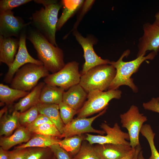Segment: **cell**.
Here are the masks:
<instances>
[{
    "label": "cell",
    "mask_w": 159,
    "mask_h": 159,
    "mask_svg": "<svg viewBox=\"0 0 159 159\" xmlns=\"http://www.w3.org/2000/svg\"><path fill=\"white\" fill-rule=\"evenodd\" d=\"M26 38L32 44L39 60L49 72L55 73L64 66L62 50L52 44L39 32L31 29Z\"/></svg>",
    "instance_id": "obj_1"
},
{
    "label": "cell",
    "mask_w": 159,
    "mask_h": 159,
    "mask_svg": "<svg viewBox=\"0 0 159 159\" xmlns=\"http://www.w3.org/2000/svg\"><path fill=\"white\" fill-rule=\"evenodd\" d=\"M130 53V50H127L124 52L117 61H110V64L115 69L116 73L108 90H117L120 86L125 85L130 87L134 92H137L138 88L133 82V79L131 78V76L138 71L144 61L147 59H153L157 54L155 52L152 51L146 56L137 57L135 59L129 62L124 61L123 58L128 56Z\"/></svg>",
    "instance_id": "obj_2"
},
{
    "label": "cell",
    "mask_w": 159,
    "mask_h": 159,
    "mask_svg": "<svg viewBox=\"0 0 159 159\" xmlns=\"http://www.w3.org/2000/svg\"><path fill=\"white\" fill-rule=\"evenodd\" d=\"M62 6L58 2L42 7L33 13L31 21L36 29L41 33L53 45L57 46L56 32L58 20V16Z\"/></svg>",
    "instance_id": "obj_3"
},
{
    "label": "cell",
    "mask_w": 159,
    "mask_h": 159,
    "mask_svg": "<svg viewBox=\"0 0 159 159\" xmlns=\"http://www.w3.org/2000/svg\"><path fill=\"white\" fill-rule=\"evenodd\" d=\"M116 73V69L111 64L100 65L81 75L79 84L87 93L94 90H108Z\"/></svg>",
    "instance_id": "obj_4"
},
{
    "label": "cell",
    "mask_w": 159,
    "mask_h": 159,
    "mask_svg": "<svg viewBox=\"0 0 159 159\" xmlns=\"http://www.w3.org/2000/svg\"><path fill=\"white\" fill-rule=\"evenodd\" d=\"M49 74V72L43 65L27 63L16 72L10 83V87L29 92L37 85L41 78Z\"/></svg>",
    "instance_id": "obj_5"
},
{
    "label": "cell",
    "mask_w": 159,
    "mask_h": 159,
    "mask_svg": "<svg viewBox=\"0 0 159 159\" xmlns=\"http://www.w3.org/2000/svg\"><path fill=\"white\" fill-rule=\"evenodd\" d=\"M121 91L110 90L104 91L94 90L88 93L87 100L77 111V117H86L106 109L110 101L120 98Z\"/></svg>",
    "instance_id": "obj_6"
},
{
    "label": "cell",
    "mask_w": 159,
    "mask_h": 159,
    "mask_svg": "<svg viewBox=\"0 0 159 159\" xmlns=\"http://www.w3.org/2000/svg\"><path fill=\"white\" fill-rule=\"evenodd\" d=\"M79 63L75 61L69 62L60 70L45 77V84L60 87L64 90L79 84L81 74L79 70Z\"/></svg>",
    "instance_id": "obj_7"
},
{
    "label": "cell",
    "mask_w": 159,
    "mask_h": 159,
    "mask_svg": "<svg viewBox=\"0 0 159 159\" xmlns=\"http://www.w3.org/2000/svg\"><path fill=\"white\" fill-rule=\"evenodd\" d=\"M120 117L122 127L128 131L131 147L135 148L140 145V133L144 123L147 120V117L140 113L138 107L134 105L127 112L120 114Z\"/></svg>",
    "instance_id": "obj_8"
},
{
    "label": "cell",
    "mask_w": 159,
    "mask_h": 159,
    "mask_svg": "<svg viewBox=\"0 0 159 159\" xmlns=\"http://www.w3.org/2000/svg\"><path fill=\"white\" fill-rule=\"evenodd\" d=\"M76 40L82 47L84 51L85 62L80 72L81 75L96 66L103 64H110V61L99 57L95 52L93 45L96 44L97 40L95 37L90 35L86 37H83L77 29L73 31Z\"/></svg>",
    "instance_id": "obj_9"
},
{
    "label": "cell",
    "mask_w": 159,
    "mask_h": 159,
    "mask_svg": "<svg viewBox=\"0 0 159 159\" xmlns=\"http://www.w3.org/2000/svg\"><path fill=\"white\" fill-rule=\"evenodd\" d=\"M100 127L105 132L106 135H95L87 133L84 140L91 145L95 143L130 145V142L128 141L130 140L128 133L122 131L118 123H115L113 127H111L103 123L100 125Z\"/></svg>",
    "instance_id": "obj_10"
},
{
    "label": "cell",
    "mask_w": 159,
    "mask_h": 159,
    "mask_svg": "<svg viewBox=\"0 0 159 159\" xmlns=\"http://www.w3.org/2000/svg\"><path fill=\"white\" fill-rule=\"evenodd\" d=\"M143 29V33L138 45L137 57L145 56L148 51L157 53L159 51V22L155 19L152 23H145Z\"/></svg>",
    "instance_id": "obj_11"
},
{
    "label": "cell",
    "mask_w": 159,
    "mask_h": 159,
    "mask_svg": "<svg viewBox=\"0 0 159 159\" xmlns=\"http://www.w3.org/2000/svg\"><path fill=\"white\" fill-rule=\"evenodd\" d=\"M30 24V22L25 23L21 18L15 16L11 10L0 13V36L5 38L14 36L19 38Z\"/></svg>",
    "instance_id": "obj_12"
},
{
    "label": "cell",
    "mask_w": 159,
    "mask_h": 159,
    "mask_svg": "<svg viewBox=\"0 0 159 159\" xmlns=\"http://www.w3.org/2000/svg\"><path fill=\"white\" fill-rule=\"evenodd\" d=\"M106 108L97 115L90 118L77 117L64 125L61 138H67L84 133H94L103 135L105 132L103 130L94 128L92 126L93 122L104 113Z\"/></svg>",
    "instance_id": "obj_13"
},
{
    "label": "cell",
    "mask_w": 159,
    "mask_h": 159,
    "mask_svg": "<svg viewBox=\"0 0 159 159\" xmlns=\"http://www.w3.org/2000/svg\"><path fill=\"white\" fill-rule=\"evenodd\" d=\"M26 36L25 31L20 36L19 46L17 52L13 63L8 68V71L4 79V81L5 83H10L16 71L26 64L31 63L43 65L40 61L35 59L29 54L26 45Z\"/></svg>",
    "instance_id": "obj_14"
},
{
    "label": "cell",
    "mask_w": 159,
    "mask_h": 159,
    "mask_svg": "<svg viewBox=\"0 0 159 159\" xmlns=\"http://www.w3.org/2000/svg\"><path fill=\"white\" fill-rule=\"evenodd\" d=\"M94 148L100 159H120L132 148L130 145L110 143L98 144Z\"/></svg>",
    "instance_id": "obj_15"
},
{
    "label": "cell",
    "mask_w": 159,
    "mask_h": 159,
    "mask_svg": "<svg viewBox=\"0 0 159 159\" xmlns=\"http://www.w3.org/2000/svg\"><path fill=\"white\" fill-rule=\"evenodd\" d=\"M19 44V38L0 36V62L10 67L14 60Z\"/></svg>",
    "instance_id": "obj_16"
},
{
    "label": "cell",
    "mask_w": 159,
    "mask_h": 159,
    "mask_svg": "<svg viewBox=\"0 0 159 159\" xmlns=\"http://www.w3.org/2000/svg\"><path fill=\"white\" fill-rule=\"evenodd\" d=\"M88 93L79 84L73 86L64 91L63 102L78 111L84 105L87 98Z\"/></svg>",
    "instance_id": "obj_17"
},
{
    "label": "cell",
    "mask_w": 159,
    "mask_h": 159,
    "mask_svg": "<svg viewBox=\"0 0 159 159\" xmlns=\"http://www.w3.org/2000/svg\"><path fill=\"white\" fill-rule=\"evenodd\" d=\"M31 133L26 127L20 126L10 136L1 138L0 145L1 147L8 150L15 145L26 142L31 139Z\"/></svg>",
    "instance_id": "obj_18"
},
{
    "label": "cell",
    "mask_w": 159,
    "mask_h": 159,
    "mask_svg": "<svg viewBox=\"0 0 159 159\" xmlns=\"http://www.w3.org/2000/svg\"><path fill=\"white\" fill-rule=\"evenodd\" d=\"M45 84L44 82L38 84L27 95L15 104L14 110L22 112L37 105L39 102L42 90Z\"/></svg>",
    "instance_id": "obj_19"
},
{
    "label": "cell",
    "mask_w": 159,
    "mask_h": 159,
    "mask_svg": "<svg viewBox=\"0 0 159 159\" xmlns=\"http://www.w3.org/2000/svg\"><path fill=\"white\" fill-rule=\"evenodd\" d=\"M37 106L39 114L43 115L48 117L55 125L62 135L64 125L60 117L59 105L39 102Z\"/></svg>",
    "instance_id": "obj_20"
},
{
    "label": "cell",
    "mask_w": 159,
    "mask_h": 159,
    "mask_svg": "<svg viewBox=\"0 0 159 159\" xmlns=\"http://www.w3.org/2000/svg\"><path fill=\"white\" fill-rule=\"evenodd\" d=\"M64 91L62 88L45 84L42 90L39 102L59 105L63 101Z\"/></svg>",
    "instance_id": "obj_21"
},
{
    "label": "cell",
    "mask_w": 159,
    "mask_h": 159,
    "mask_svg": "<svg viewBox=\"0 0 159 159\" xmlns=\"http://www.w3.org/2000/svg\"><path fill=\"white\" fill-rule=\"evenodd\" d=\"M85 1L83 0H63L61 1L63 6L62 12L58 19L57 30H60L67 20L80 8Z\"/></svg>",
    "instance_id": "obj_22"
},
{
    "label": "cell",
    "mask_w": 159,
    "mask_h": 159,
    "mask_svg": "<svg viewBox=\"0 0 159 159\" xmlns=\"http://www.w3.org/2000/svg\"><path fill=\"white\" fill-rule=\"evenodd\" d=\"M19 113L15 110L10 114H8L7 112L1 118V136H9L15 129L20 126L19 120Z\"/></svg>",
    "instance_id": "obj_23"
},
{
    "label": "cell",
    "mask_w": 159,
    "mask_h": 159,
    "mask_svg": "<svg viewBox=\"0 0 159 159\" xmlns=\"http://www.w3.org/2000/svg\"><path fill=\"white\" fill-rule=\"evenodd\" d=\"M59 141L56 137L36 134L25 143L16 147L15 149L27 148L31 147L49 148L53 145L58 143Z\"/></svg>",
    "instance_id": "obj_24"
},
{
    "label": "cell",
    "mask_w": 159,
    "mask_h": 159,
    "mask_svg": "<svg viewBox=\"0 0 159 159\" xmlns=\"http://www.w3.org/2000/svg\"><path fill=\"white\" fill-rule=\"evenodd\" d=\"M29 92L14 89L2 83L0 84V100L1 103L11 104L23 98Z\"/></svg>",
    "instance_id": "obj_25"
},
{
    "label": "cell",
    "mask_w": 159,
    "mask_h": 159,
    "mask_svg": "<svg viewBox=\"0 0 159 159\" xmlns=\"http://www.w3.org/2000/svg\"><path fill=\"white\" fill-rule=\"evenodd\" d=\"M85 138L82 134L65 138L58 144L63 149L72 154H76L79 150L82 143Z\"/></svg>",
    "instance_id": "obj_26"
},
{
    "label": "cell",
    "mask_w": 159,
    "mask_h": 159,
    "mask_svg": "<svg viewBox=\"0 0 159 159\" xmlns=\"http://www.w3.org/2000/svg\"><path fill=\"white\" fill-rule=\"evenodd\" d=\"M140 132L147 139L149 144L151 154L149 159H159V153L155 145L154 139L155 133L154 132L150 125L146 124L141 129Z\"/></svg>",
    "instance_id": "obj_27"
},
{
    "label": "cell",
    "mask_w": 159,
    "mask_h": 159,
    "mask_svg": "<svg viewBox=\"0 0 159 159\" xmlns=\"http://www.w3.org/2000/svg\"><path fill=\"white\" fill-rule=\"evenodd\" d=\"M31 132L46 136L61 138V134L53 123H46L33 129Z\"/></svg>",
    "instance_id": "obj_28"
},
{
    "label": "cell",
    "mask_w": 159,
    "mask_h": 159,
    "mask_svg": "<svg viewBox=\"0 0 159 159\" xmlns=\"http://www.w3.org/2000/svg\"><path fill=\"white\" fill-rule=\"evenodd\" d=\"M39 114L37 105L34 106L24 112L19 113V123L26 127L34 121Z\"/></svg>",
    "instance_id": "obj_29"
},
{
    "label": "cell",
    "mask_w": 159,
    "mask_h": 159,
    "mask_svg": "<svg viewBox=\"0 0 159 159\" xmlns=\"http://www.w3.org/2000/svg\"><path fill=\"white\" fill-rule=\"evenodd\" d=\"M73 159H100L94 147L89 143L83 144Z\"/></svg>",
    "instance_id": "obj_30"
},
{
    "label": "cell",
    "mask_w": 159,
    "mask_h": 159,
    "mask_svg": "<svg viewBox=\"0 0 159 159\" xmlns=\"http://www.w3.org/2000/svg\"><path fill=\"white\" fill-rule=\"evenodd\" d=\"M59 106L61 118L64 124H67L73 119L77 111L63 102L59 104Z\"/></svg>",
    "instance_id": "obj_31"
},
{
    "label": "cell",
    "mask_w": 159,
    "mask_h": 159,
    "mask_svg": "<svg viewBox=\"0 0 159 159\" xmlns=\"http://www.w3.org/2000/svg\"><path fill=\"white\" fill-rule=\"evenodd\" d=\"M32 1L31 0H1L0 13Z\"/></svg>",
    "instance_id": "obj_32"
},
{
    "label": "cell",
    "mask_w": 159,
    "mask_h": 159,
    "mask_svg": "<svg viewBox=\"0 0 159 159\" xmlns=\"http://www.w3.org/2000/svg\"><path fill=\"white\" fill-rule=\"evenodd\" d=\"M45 148L29 149L26 159H51L50 152Z\"/></svg>",
    "instance_id": "obj_33"
},
{
    "label": "cell",
    "mask_w": 159,
    "mask_h": 159,
    "mask_svg": "<svg viewBox=\"0 0 159 159\" xmlns=\"http://www.w3.org/2000/svg\"><path fill=\"white\" fill-rule=\"evenodd\" d=\"M95 2V0H87L84 1L82 6V9L80 13L78 16L76 21L72 30V31L77 29V27L80 22L82 20L85 15L91 9Z\"/></svg>",
    "instance_id": "obj_34"
},
{
    "label": "cell",
    "mask_w": 159,
    "mask_h": 159,
    "mask_svg": "<svg viewBox=\"0 0 159 159\" xmlns=\"http://www.w3.org/2000/svg\"><path fill=\"white\" fill-rule=\"evenodd\" d=\"M49 148L56 159H71L68 152L62 148L58 143L53 145Z\"/></svg>",
    "instance_id": "obj_35"
},
{
    "label": "cell",
    "mask_w": 159,
    "mask_h": 159,
    "mask_svg": "<svg viewBox=\"0 0 159 159\" xmlns=\"http://www.w3.org/2000/svg\"><path fill=\"white\" fill-rule=\"evenodd\" d=\"M29 151L27 148L15 149L9 151V159H26Z\"/></svg>",
    "instance_id": "obj_36"
},
{
    "label": "cell",
    "mask_w": 159,
    "mask_h": 159,
    "mask_svg": "<svg viewBox=\"0 0 159 159\" xmlns=\"http://www.w3.org/2000/svg\"><path fill=\"white\" fill-rule=\"evenodd\" d=\"M46 123H53L47 117L43 115L39 114L34 121L26 127L30 131L33 129Z\"/></svg>",
    "instance_id": "obj_37"
},
{
    "label": "cell",
    "mask_w": 159,
    "mask_h": 159,
    "mask_svg": "<svg viewBox=\"0 0 159 159\" xmlns=\"http://www.w3.org/2000/svg\"><path fill=\"white\" fill-rule=\"evenodd\" d=\"M143 105L145 110L159 113V97L153 98L149 102L143 103Z\"/></svg>",
    "instance_id": "obj_38"
},
{
    "label": "cell",
    "mask_w": 159,
    "mask_h": 159,
    "mask_svg": "<svg viewBox=\"0 0 159 159\" xmlns=\"http://www.w3.org/2000/svg\"><path fill=\"white\" fill-rule=\"evenodd\" d=\"M34 1L36 3L42 4L44 6L58 2L57 0H36Z\"/></svg>",
    "instance_id": "obj_39"
},
{
    "label": "cell",
    "mask_w": 159,
    "mask_h": 159,
    "mask_svg": "<svg viewBox=\"0 0 159 159\" xmlns=\"http://www.w3.org/2000/svg\"><path fill=\"white\" fill-rule=\"evenodd\" d=\"M0 159H9V151L0 148Z\"/></svg>",
    "instance_id": "obj_40"
},
{
    "label": "cell",
    "mask_w": 159,
    "mask_h": 159,
    "mask_svg": "<svg viewBox=\"0 0 159 159\" xmlns=\"http://www.w3.org/2000/svg\"><path fill=\"white\" fill-rule=\"evenodd\" d=\"M135 148H132L127 154L120 159H132L135 153Z\"/></svg>",
    "instance_id": "obj_41"
},
{
    "label": "cell",
    "mask_w": 159,
    "mask_h": 159,
    "mask_svg": "<svg viewBox=\"0 0 159 159\" xmlns=\"http://www.w3.org/2000/svg\"><path fill=\"white\" fill-rule=\"evenodd\" d=\"M135 151L134 155L132 159H138V157L139 153L141 150V147L140 145H139L136 146L135 148Z\"/></svg>",
    "instance_id": "obj_42"
},
{
    "label": "cell",
    "mask_w": 159,
    "mask_h": 159,
    "mask_svg": "<svg viewBox=\"0 0 159 159\" xmlns=\"http://www.w3.org/2000/svg\"><path fill=\"white\" fill-rule=\"evenodd\" d=\"M7 112V108L5 107L0 110V118L2 117Z\"/></svg>",
    "instance_id": "obj_43"
},
{
    "label": "cell",
    "mask_w": 159,
    "mask_h": 159,
    "mask_svg": "<svg viewBox=\"0 0 159 159\" xmlns=\"http://www.w3.org/2000/svg\"><path fill=\"white\" fill-rule=\"evenodd\" d=\"M138 159H146L143 155V152L142 150L140 151L139 153Z\"/></svg>",
    "instance_id": "obj_44"
},
{
    "label": "cell",
    "mask_w": 159,
    "mask_h": 159,
    "mask_svg": "<svg viewBox=\"0 0 159 159\" xmlns=\"http://www.w3.org/2000/svg\"><path fill=\"white\" fill-rule=\"evenodd\" d=\"M155 19L159 22V11L157 12L155 15Z\"/></svg>",
    "instance_id": "obj_45"
},
{
    "label": "cell",
    "mask_w": 159,
    "mask_h": 159,
    "mask_svg": "<svg viewBox=\"0 0 159 159\" xmlns=\"http://www.w3.org/2000/svg\"><path fill=\"white\" fill-rule=\"evenodd\" d=\"M51 159H56V158L55 157H54L53 158H52Z\"/></svg>",
    "instance_id": "obj_46"
},
{
    "label": "cell",
    "mask_w": 159,
    "mask_h": 159,
    "mask_svg": "<svg viewBox=\"0 0 159 159\" xmlns=\"http://www.w3.org/2000/svg\"></svg>",
    "instance_id": "obj_47"
}]
</instances>
